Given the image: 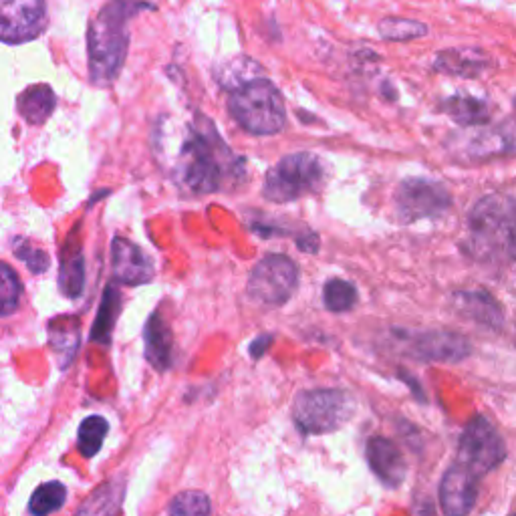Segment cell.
<instances>
[{
    "label": "cell",
    "instance_id": "cell-23",
    "mask_svg": "<svg viewBox=\"0 0 516 516\" xmlns=\"http://www.w3.org/2000/svg\"><path fill=\"white\" fill-rule=\"evenodd\" d=\"M123 498V486L117 484H103L97 488L87 502L81 506L77 516H117Z\"/></svg>",
    "mask_w": 516,
    "mask_h": 516
},
{
    "label": "cell",
    "instance_id": "cell-28",
    "mask_svg": "<svg viewBox=\"0 0 516 516\" xmlns=\"http://www.w3.org/2000/svg\"><path fill=\"white\" fill-rule=\"evenodd\" d=\"M107 434V422L101 416L87 418L79 428V452L85 458H93L105 440Z\"/></svg>",
    "mask_w": 516,
    "mask_h": 516
},
{
    "label": "cell",
    "instance_id": "cell-29",
    "mask_svg": "<svg viewBox=\"0 0 516 516\" xmlns=\"http://www.w3.org/2000/svg\"><path fill=\"white\" fill-rule=\"evenodd\" d=\"M168 516H210V500L200 490H186L172 500Z\"/></svg>",
    "mask_w": 516,
    "mask_h": 516
},
{
    "label": "cell",
    "instance_id": "cell-12",
    "mask_svg": "<svg viewBox=\"0 0 516 516\" xmlns=\"http://www.w3.org/2000/svg\"><path fill=\"white\" fill-rule=\"evenodd\" d=\"M111 265L119 283L136 287L154 279V261L132 240L115 236L111 242Z\"/></svg>",
    "mask_w": 516,
    "mask_h": 516
},
{
    "label": "cell",
    "instance_id": "cell-35",
    "mask_svg": "<svg viewBox=\"0 0 516 516\" xmlns=\"http://www.w3.org/2000/svg\"><path fill=\"white\" fill-rule=\"evenodd\" d=\"M514 337H516V329H514Z\"/></svg>",
    "mask_w": 516,
    "mask_h": 516
},
{
    "label": "cell",
    "instance_id": "cell-21",
    "mask_svg": "<svg viewBox=\"0 0 516 516\" xmlns=\"http://www.w3.org/2000/svg\"><path fill=\"white\" fill-rule=\"evenodd\" d=\"M146 355L160 371L172 363V331L160 313H154L146 325Z\"/></svg>",
    "mask_w": 516,
    "mask_h": 516
},
{
    "label": "cell",
    "instance_id": "cell-33",
    "mask_svg": "<svg viewBox=\"0 0 516 516\" xmlns=\"http://www.w3.org/2000/svg\"><path fill=\"white\" fill-rule=\"evenodd\" d=\"M508 252H510V256H512V258H516V230H514V232H512V236H510Z\"/></svg>",
    "mask_w": 516,
    "mask_h": 516
},
{
    "label": "cell",
    "instance_id": "cell-11",
    "mask_svg": "<svg viewBox=\"0 0 516 516\" xmlns=\"http://www.w3.org/2000/svg\"><path fill=\"white\" fill-rule=\"evenodd\" d=\"M47 29L45 0H0V41L21 45Z\"/></svg>",
    "mask_w": 516,
    "mask_h": 516
},
{
    "label": "cell",
    "instance_id": "cell-1",
    "mask_svg": "<svg viewBox=\"0 0 516 516\" xmlns=\"http://www.w3.org/2000/svg\"><path fill=\"white\" fill-rule=\"evenodd\" d=\"M136 0H109L91 21L87 31V55H89V77L93 85H111L127 57L129 49V23L142 11Z\"/></svg>",
    "mask_w": 516,
    "mask_h": 516
},
{
    "label": "cell",
    "instance_id": "cell-16",
    "mask_svg": "<svg viewBox=\"0 0 516 516\" xmlns=\"http://www.w3.org/2000/svg\"><path fill=\"white\" fill-rule=\"evenodd\" d=\"M367 462L375 476L390 486H398L406 478V460L402 450L383 436L367 442Z\"/></svg>",
    "mask_w": 516,
    "mask_h": 516
},
{
    "label": "cell",
    "instance_id": "cell-18",
    "mask_svg": "<svg viewBox=\"0 0 516 516\" xmlns=\"http://www.w3.org/2000/svg\"><path fill=\"white\" fill-rule=\"evenodd\" d=\"M83 285H85V256H83L77 232H71L61 252L59 287L65 297L77 299L83 293Z\"/></svg>",
    "mask_w": 516,
    "mask_h": 516
},
{
    "label": "cell",
    "instance_id": "cell-3",
    "mask_svg": "<svg viewBox=\"0 0 516 516\" xmlns=\"http://www.w3.org/2000/svg\"><path fill=\"white\" fill-rule=\"evenodd\" d=\"M230 115L252 136H275L285 127V99L277 85L256 77L234 89L228 99Z\"/></svg>",
    "mask_w": 516,
    "mask_h": 516
},
{
    "label": "cell",
    "instance_id": "cell-27",
    "mask_svg": "<svg viewBox=\"0 0 516 516\" xmlns=\"http://www.w3.org/2000/svg\"><path fill=\"white\" fill-rule=\"evenodd\" d=\"M323 303L331 313H347L357 305V289L349 281L331 279L323 289Z\"/></svg>",
    "mask_w": 516,
    "mask_h": 516
},
{
    "label": "cell",
    "instance_id": "cell-14",
    "mask_svg": "<svg viewBox=\"0 0 516 516\" xmlns=\"http://www.w3.org/2000/svg\"><path fill=\"white\" fill-rule=\"evenodd\" d=\"M466 337L452 331H426L412 339V353L424 361L456 363L470 355Z\"/></svg>",
    "mask_w": 516,
    "mask_h": 516
},
{
    "label": "cell",
    "instance_id": "cell-13",
    "mask_svg": "<svg viewBox=\"0 0 516 516\" xmlns=\"http://www.w3.org/2000/svg\"><path fill=\"white\" fill-rule=\"evenodd\" d=\"M478 498V476L462 464H452L440 484V504L446 516H468Z\"/></svg>",
    "mask_w": 516,
    "mask_h": 516
},
{
    "label": "cell",
    "instance_id": "cell-2",
    "mask_svg": "<svg viewBox=\"0 0 516 516\" xmlns=\"http://www.w3.org/2000/svg\"><path fill=\"white\" fill-rule=\"evenodd\" d=\"M228 148L216 134L210 119L202 117L192 127L180 150L174 178L190 194H210L220 188Z\"/></svg>",
    "mask_w": 516,
    "mask_h": 516
},
{
    "label": "cell",
    "instance_id": "cell-24",
    "mask_svg": "<svg viewBox=\"0 0 516 516\" xmlns=\"http://www.w3.org/2000/svg\"><path fill=\"white\" fill-rule=\"evenodd\" d=\"M119 305H121V297L117 293V289L113 285H109L103 293V301H101V309H99V315H97V321L93 325V341H99V343H107L109 341V335L113 331V325H115V319L119 315Z\"/></svg>",
    "mask_w": 516,
    "mask_h": 516
},
{
    "label": "cell",
    "instance_id": "cell-30",
    "mask_svg": "<svg viewBox=\"0 0 516 516\" xmlns=\"http://www.w3.org/2000/svg\"><path fill=\"white\" fill-rule=\"evenodd\" d=\"M51 343L57 353H65V357H75L79 345V325L77 321H55L51 327Z\"/></svg>",
    "mask_w": 516,
    "mask_h": 516
},
{
    "label": "cell",
    "instance_id": "cell-9",
    "mask_svg": "<svg viewBox=\"0 0 516 516\" xmlns=\"http://www.w3.org/2000/svg\"><path fill=\"white\" fill-rule=\"evenodd\" d=\"M506 458V446L496 428L482 416L474 418L462 432L458 444V464L478 478L494 470Z\"/></svg>",
    "mask_w": 516,
    "mask_h": 516
},
{
    "label": "cell",
    "instance_id": "cell-10",
    "mask_svg": "<svg viewBox=\"0 0 516 516\" xmlns=\"http://www.w3.org/2000/svg\"><path fill=\"white\" fill-rule=\"evenodd\" d=\"M454 138V152L462 154L466 162H486L498 156L516 154V117H508L494 127H468V132Z\"/></svg>",
    "mask_w": 516,
    "mask_h": 516
},
{
    "label": "cell",
    "instance_id": "cell-8",
    "mask_svg": "<svg viewBox=\"0 0 516 516\" xmlns=\"http://www.w3.org/2000/svg\"><path fill=\"white\" fill-rule=\"evenodd\" d=\"M396 214L404 224L438 218L452 208L450 190L430 178H406L394 194Z\"/></svg>",
    "mask_w": 516,
    "mask_h": 516
},
{
    "label": "cell",
    "instance_id": "cell-4",
    "mask_svg": "<svg viewBox=\"0 0 516 516\" xmlns=\"http://www.w3.org/2000/svg\"><path fill=\"white\" fill-rule=\"evenodd\" d=\"M468 250L474 258H488L500 246H506L516 230V200L490 194L480 198L468 212Z\"/></svg>",
    "mask_w": 516,
    "mask_h": 516
},
{
    "label": "cell",
    "instance_id": "cell-6",
    "mask_svg": "<svg viewBox=\"0 0 516 516\" xmlns=\"http://www.w3.org/2000/svg\"><path fill=\"white\" fill-rule=\"evenodd\" d=\"M353 398L343 390H309L295 402V422L305 434H329L351 420Z\"/></svg>",
    "mask_w": 516,
    "mask_h": 516
},
{
    "label": "cell",
    "instance_id": "cell-17",
    "mask_svg": "<svg viewBox=\"0 0 516 516\" xmlns=\"http://www.w3.org/2000/svg\"><path fill=\"white\" fill-rule=\"evenodd\" d=\"M490 55L476 47H462V49H446L434 57L432 69L444 75L460 77V79H476L484 75L490 67Z\"/></svg>",
    "mask_w": 516,
    "mask_h": 516
},
{
    "label": "cell",
    "instance_id": "cell-25",
    "mask_svg": "<svg viewBox=\"0 0 516 516\" xmlns=\"http://www.w3.org/2000/svg\"><path fill=\"white\" fill-rule=\"evenodd\" d=\"M23 295L21 279L13 267L0 261V317H9L19 309Z\"/></svg>",
    "mask_w": 516,
    "mask_h": 516
},
{
    "label": "cell",
    "instance_id": "cell-26",
    "mask_svg": "<svg viewBox=\"0 0 516 516\" xmlns=\"http://www.w3.org/2000/svg\"><path fill=\"white\" fill-rule=\"evenodd\" d=\"M67 488L61 482H47L35 490L31 496L29 510L33 516H49L65 504Z\"/></svg>",
    "mask_w": 516,
    "mask_h": 516
},
{
    "label": "cell",
    "instance_id": "cell-34",
    "mask_svg": "<svg viewBox=\"0 0 516 516\" xmlns=\"http://www.w3.org/2000/svg\"><path fill=\"white\" fill-rule=\"evenodd\" d=\"M512 103H514V117H516V97H514V101H512Z\"/></svg>",
    "mask_w": 516,
    "mask_h": 516
},
{
    "label": "cell",
    "instance_id": "cell-20",
    "mask_svg": "<svg viewBox=\"0 0 516 516\" xmlns=\"http://www.w3.org/2000/svg\"><path fill=\"white\" fill-rule=\"evenodd\" d=\"M55 107L57 95L49 85H31L17 99L21 117L31 125H43L53 115Z\"/></svg>",
    "mask_w": 516,
    "mask_h": 516
},
{
    "label": "cell",
    "instance_id": "cell-31",
    "mask_svg": "<svg viewBox=\"0 0 516 516\" xmlns=\"http://www.w3.org/2000/svg\"><path fill=\"white\" fill-rule=\"evenodd\" d=\"M15 254L19 261H23L31 273L41 275L47 273L51 267V256L43 248H35L29 240H21L15 248Z\"/></svg>",
    "mask_w": 516,
    "mask_h": 516
},
{
    "label": "cell",
    "instance_id": "cell-19",
    "mask_svg": "<svg viewBox=\"0 0 516 516\" xmlns=\"http://www.w3.org/2000/svg\"><path fill=\"white\" fill-rule=\"evenodd\" d=\"M438 111L448 115L452 121H456L462 127H482L490 123L492 109L484 99L472 97V95H452L446 97Z\"/></svg>",
    "mask_w": 516,
    "mask_h": 516
},
{
    "label": "cell",
    "instance_id": "cell-22",
    "mask_svg": "<svg viewBox=\"0 0 516 516\" xmlns=\"http://www.w3.org/2000/svg\"><path fill=\"white\" fill-rule=\"evenodd\" d=\"M379 37L387 43H410L414 39H422L428 35V25L404 19V17H385L379 21Z\"/></svg>",
    "mask_w": 516,
    "mask_h": 516
},
{
    "label": "cell",
    "instance_id": "cell-32",
    "mask_svg": "<svg viewBox=\"0 0 516 516\" xmlns=\"http://www.w3.org/2000/svg\"><path fill=\"white\" fill-rule=\"evenodd\" d=\"M269 343H271V337H261V339H258V343H254V345L250 347V351L254 353V357H261L263 349H265Z\"/></svg>",
    "mask_w": 516,
    "mask_h": 516
},
{
    "label": "cell",
    "instance_id": "cell-15",
    "mask_svg": "<svg viewBox=\"0 0 516 516\" xmlns=\"http://www.w3.org/2000/svg\"><path fill=\"white\" fill-rule=\"evenodd\" d=\"M452 305L462 317H466L482 327L498 331L504 325L502 307L488 291H482V289L456 291L452 295Z\"/></svg>",
    "mask_w": 516,
    "mask_h": 516
},
{
    "label": "cell",
    "instance_id": "cell-5",
    "mask_svg": "<svg viewBox=\"0 0 516 516\" xmlns=\"http://www.w3.org/2000/svg\"><path fill=\"white\" fill-rule=\"evenodd\" d=\"M327 180L323 160L309 152L291 154L279 160L267 174L263 196L275 204H289L317 194Z\"/></svg>",
    "mask_w": 516,
    "mask_h": 516
},
{
    "label": "cell",
    "instance_id": "cell-7",
    "mask_svg": "<svg viewBox=\"0 0 516 516\" xmlns=\"http://www.w3.org/2000/svg\"><path fill=\"white\" fill-rule=\"evenodd\" d=\"M299 269L285 254H267L248 279V295L269 307L285 305L297 291Z\"/></svg>",
    "mask_w": 516,
    "mask_h": 516
}]
</instances>
